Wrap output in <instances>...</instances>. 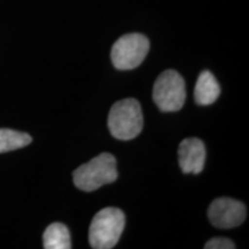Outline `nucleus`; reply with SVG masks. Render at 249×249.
I'll list each match as a JSON object with an SVG mask.
<instances>
[{"label":"nucleus","instance_id":"nucleus-1","mask_svg":"<svg viewBox=\"0 0 249 249\" xmlns=\"http://www.w3.org/2000/svg\"><path fill=\"white\" fill-rule=\"evenodd\" d=\"M107 124L113 138L121 141L135 139L143 129V113L140 103L134 98L114 103L108 113Z\"/></svg>","mask_w":249,"mask_h":249},{"label":"nucleus","instance_id":"nucleus-2","mask_svg":"<svg viewBox=\"0 0 249 249\" xmlns=\"http://www.w3.org/2000/svg\"><path fill=\"white\" fill-rule=\"evenodd\" d=\"M118 178L117 160L113 155L103 152L74 171V185L83 192H93Z\"/></svg>","mask_w":249,"mask_h":249},{"label":"nucleus","instance_id":"nucleus-3","mask_svg":"<svg viewBox=\"0 0 249 249\" xmlns=\"http://www.w3.org/2000/svg\"><path fill=\"white\" fill-rule=\"evenodd\" d=\"M124 213L118 208H104L92 218L89 242L93 249H111L118 244L124 229Z\"/></svg>","mask_w":249,"mask_h":249},{"label":"nucleus","instance_id":"nucleus-4","mask_svg":"<svg viewBox=\"0 0 249 249\" xmlns=\"http://www.w3.org/2000/svg\"><path fill=\"white\" fill-rule=\"evenodd\" d=\"M152 98L161 112L181 110L186 101V85L182 76L173 70L163 71L154 85Z\"/></svg>","mask_w":249,"mask_h":249},{"label":"nucleus","instance_id":"nucleus-5","mask_svg":"<svg viewBox=\"0 0 249 249\" xmlns=\"http://www.w3.org/2000/svg\"><path fill=\"white\" fill-rule=\"evenodd\" d=\"M150 42L142 34H127L114 43L111 50L113 66L120 71L139 67L147 57Z\"/></svg>","mask_w":249,"mask_h":249},{"label":"nucleus","instance_id":"nucleus-6","mask_svg":"<svg viewBox=\"0 0 249 249\" xmlns=\"http://www.w3.org/2000/svg\"><path fill=\"white\" fill-rule=\"evenodd\" d=\"M247 216L245 204L230 197L216 198L208 210L211 224L218 229H233L241 225Z\"/></svg>","mask_w":249,"mask_h":249},{"label":"nucleus","instance_id":"nucleus-7","mask_svg":"<svg viewBox=\"0 0 249 249\" xmlns=\"http://www.w3.org/2000/svg\"><path fill=\"white\" fill-rule=\"evenodd\" d=\"M179 166L183 173L198 174L205 163V145L200 139L189 138L179 145Z\"/></svg>","mask_w":249,"mask_h":249},{"label":"nucleus","instance_id":"nucleus-8","mask_svg":"<svg viewBox=\"0 0 249 249\" xmlns=\"http://www.w3.org/2000/svg\"><path fill=\"white\" fill-rule=\"evenodd\" d=\"M220 93L219 83L216 77L209 71H203L198 75L194 90V97L196 104L198 105H211L217 101Z\"/></svg>","mask_w":249,"mask_h":249},{"label":"nucleus","instance_id":"nucleus-9","mask_svg":"<svg viewBox=\"0 0 249 249\" xmlns=\"http://www.w3.org/2000/svg\"><path fill=\"white\" fill-rule=\"evenodd\" d=\"M43 247L45 249H71V234L67 226L53 223L46 227L43 234Z\"/></svg>","mask_w":249,"mask_h":249},{"label":"nucleus","instance_id":"nucleus-10","mask_svg":"<svg viewBox=\"0 0 249 249\" xmlns=\"http://www.w3.org/2000/svg\"><path fill=\"white\" fill-rule=\"evenodd\" d=\"M31 141L33 139L29 134L8 128H1L0 129V154L27 147Z\"/></svg>","mask_w":249,"mask_h":249},{"label":"nucleus","instance_id":"nucleus-11","mask_svg":"<svg viewBox=\"0 0 249 249\" xmlns=\"http://www.w3.org/2000/svg\"><path fill=\"white\" fill-rule=\"evenodd\" d=\"M205 249H234L233 241L226 238H213L205 244Z\"/></svg>","mask_w":249,"mask_h":249}]
</instances>
